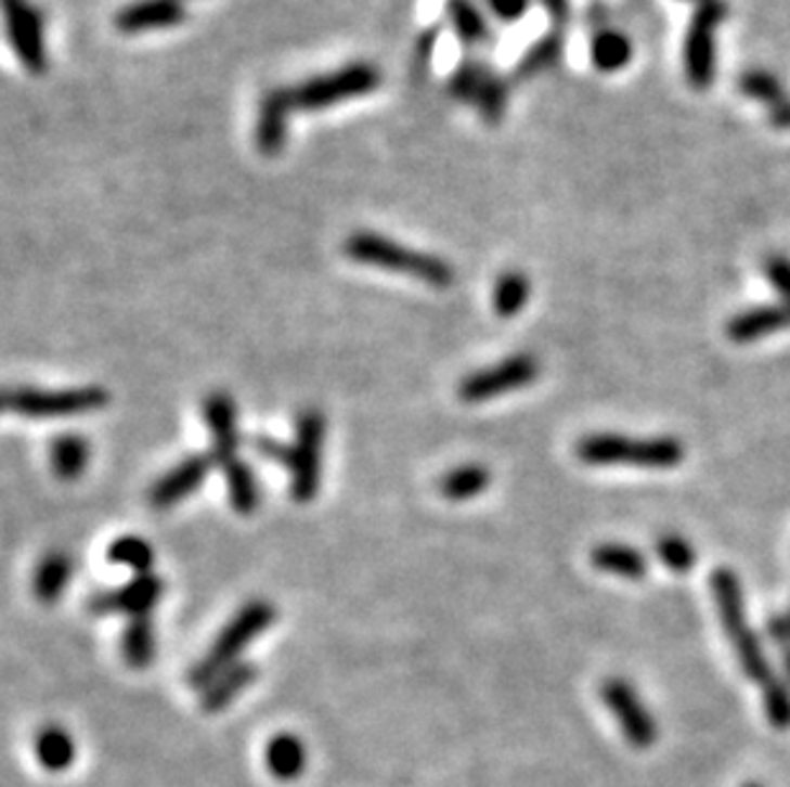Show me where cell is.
I'll return each mask as SVG.
<instances>
[{"mask_svg":"<svg viewBox=\"0 0 790 787\" xmlns=\"http://www.w3.org/2000/svg\"><path fill=\"white\" fill-rule=\"evenodd\" d=\"M491 474L481 463H464L440 478V493L451 501H468L489 489Z\"/></svg>","mask_w":790,"mask_h":787,"instance_id":"27","label":"cell"},{"mask_svg":"<svg viewBox=\"0 0 790 787\" xmlns=\"http://www.w3.org/2000/svg\"><path fill=\"white\" fill-rule=\"evenodd\" d=\"M184 18H187V11L180 0H133L116 13L113 24L120 34L133 36L180 26Z\"/></svg>","mask_w":790,"mask_h":787,"instance_id":"17","label":"cell"},{"mask_svg":"<svg viewBox=\"0 0 790 787\" xmlns=\"http://www.w3.org/2000/svg\"><path fill=\"white\" fill-rule=\"evenodd\" d=\"M111 402V393L103 386H69V389H21L5 391V410L16 412L26 420H64L103 410Z\"/></svg>","mask_w":790,"mask_h":787,"instance_id":"6","label":"cell"},{"mask_svg":"<svg viewBox=\"0 0 790 787\" xmlns=\"http://www.w3.org/2000/svg\"><path fill=\"white\" fill-rule=\"evenodd\" d=\"M591 563L601 572L627 578V581H643L647 576V557L639 550L619 545V542H604V545L591 550Z\"/></svg>","mask_w":790,"mask_h":787,"instance_id":"21","label":"cell"},{"mask_svg":"<svg viewBox=\"0 0 790 787\" xmlns=\"http://www.w3.org/2000/svg\"><path fill=\"white\" fill-rule=\"evenodd\" d=\"M711 593H714V604L722 619L724 632H727L731 647H735L739 668L752 683L765 685L773 680V668L767 660L763 642L760 636L747 627V611H744V593L742 583H739L737 572L729 568H718L711 572Z\"/></svg>","mask_w":790,"mask_h":787,"instance_id":"2","label":"cell"},{"mask_svg":"<svg viewBox=\"0 0 790 787\" xmlns=\"http://www.w3.org/2000/svg\"><path fill=\"white\" fill-rule=\"evenodd\" d=\"M658 557L673 572H688L696 565V550L681 534H660L655 542Z\"/></svg>","mask_w":790,"mask_h":787,"instance_id":"35","label":"cell"},{"mask_svg":"<svg viewBox=\"0 0 790 787\" xmlns=\"http://www.w3.org/2000/svg\"><path fill=\"white\" fill-rule=\"evenodd\" d=\"M786 327H790V305H760L735 314L727 322V335L731 343H752Z\"/></svg>","mask_w":790,"mask_h":787,"instance_id":"18","label":"cell"},{"mask_svg":"<svg viewBox=\"0 0 790 787\" xmlns=\"http://www.w3.org/2000/svg\"><path fill=\"white\" fill-rule=\"evenodd\" d=\"M445 16L461 44L479 47L489 39L487 18L476 9L474 0H445Z\"/></svg>","mask_w":790,"mask_h":787,"instance_id":"28","label":"cell"},{"mask_svg":"<svg viewBox=\"0 0 790 787\" xmlns=\"http://www.w3.org/2000/svg\"><path fill=\"white\" fill-rule=\"evenodd\" d=\"M765 629L775 647H780L782 653H788L790 649V614L788 617H770L767 619Z\"/></svg>","mask_w":790,"mask_h":787,"instance_id":"39","label":"cell"},{"mask_svg":"<svg viewBox=\"0 0 790 787\" xmlns=\"http://www.w3.org/2000/svg\"><path fill=\"white\" fill-rule=\"evenodd\" d=\"M727 18V3L724 0H701L694 13L686 47H683V64L686 77L696 90H707L716 75V41L714 31Z\"/></svg>","mask_w":790,"mask_h":787,"instance_id":"8","label":"cell"},{"mask_svg":"<svg viewBox=\"0 0 790 787\" xmlns=\"http://www.w3.org/2000/svg\"><path fill=\"white\" fill-rule=\"evenodd\" d=\"M203 420L210 429L212 448L210 455L216 465H225L238 461V425H236V402L228 391H212L203 402Z\"/></svg>","mask_w":790,"mask_h":787,"instance_id":"15","label":"cell"},{"mask_svg":"<svg viewBox=\"0 0 790 787\" xmlns=\"http://www.w3.org/2000/svg\"><path fill=\"white\" fill-rule=\"evenodd\" d=\"M120 655L128 668L144 670L152 665L156 655V634L148 617H137L128 621V627L120 634Z\"/></svg>","mask_w":790,"mask_h":787,"instance_id":"25","label":"cell"},{"mask_svg":"<svg viewBox=\"0 0 790 787\" xmlns=\"http://www.w3.org/2000/svg\"><path fill=\"white\" fill-rule=\"evenodd\" d=\"M742 787H763V785H760V783H744Z\"/></svg>","mask_w":790,"mask_h":787,"instance_id":"44","label":"cell"},{"mask_svg":"<svg viewBox=\"0 0 790 787\" xmlns=\"http://www.w3.org/2000/svg\"><path fill=\"white\" fill-rule=\"evenodd\" d=\"M543 3L547 9V16L553 18V26L560 31L571 21V0H543Z\"/></svg>","mask_w":790,"mask_h":787,"instance_id":"40","label":"cell"},{"mask_svg":"<svg viewBox=\"0 0 790 787\" xmlns=\"http://www.w3.org/2000/svg\"><path fill=\"white\" fill-rule=\"evenodd\" d=\"M254 450L267 461H272L276 465H282L284 470L289 468V457H292V442L276 440L272 435H256L254 438Z\"/></svg>","mask_w":790,"mask_h":787,"instance_id":"37","label":"cell"},{"mask_svg":"<svg viewBox=\"0 0 790 787\" xmlns=\"http://www.w3.org/2000/svg\"><path fill=\"white\" fill-rule=\"evenodd\" d=\"M601 698L619 721L624 739L635 749H650L658 741V721L647 711L639 693L624 678H607L601 685Z\"/></svg>","mask_w":790,"mask_h":787,"instance_id":"12","label":"cell"},{"mask_svg":"<svg viewBox=\"0 0 790 787\" xmlns=\"http://www.w3.org/2000/svg\"><path fill=\"white\" fill-rule=\"evenodd\" d=\"M632 60V44L624 34L614 28H601L591 41V62L599 72H619Z\"/></svg>","mask_w":790,"mask_h":787,"instance_id":"29","label":"cell"},{"mask_svg":"<svg viewBox=\"0 0 790 787\" xmlns=\"http://www.w3.org/2000/svg\"><path fill=\"white\" fill-rule=\"evenodd\" d=\"M5 13V34L16 52L18 62L24 64L28 75L41 77L47 75V36H44V16L31 0H3Z\"/></svg>","mask_w":790,"mask_h":787,"instance_id":"11","label":"cell"},{"mask_svg":"<svg viewBox=\"0 0 790 787\" xmlns=\"http://www.w3.org/2000/svg\"><path fill=\"white\" fill-rule=\"evenodd\" d=\"M527 5H530V0H487V9L500 21H507V24L522 18Z\"/></svg>","mask_w":790,"mask_h":787,"instance_id":"38","label":"cell"},{"mask_svg":"<svg viewBox=\"0 0 790 787\" xmlns=\"http://www.w3.org/2000/svg\"><path fill=\"white\" fill-rule=\"evenodd\" d=\"M276 617L274 606L263 598H254L241 608V611L223 627V632L216 636L210 649L200 660L192 665L187 672V685L195 691H203L212 683L220 672H225L233 665H238V655L251 644L261 632L272 627Z\"/></svg>","mask_w":790,"mask_h":787,"instance_id":"3","label":"cell"},{"mask_svg":"<svg viewBox=\"0 0 790 787\" xmlns=\"http://www.w3.org/2000/svg\"><path fill=\"white\" fill-rule=\"evenodd\" d=\"M763 704L765 715L773 728L778 732H788L790 728V688L786 680L773 678L763 685Z\"/></svg>","mask_w":790,"mask_h":787,"instance_id":"34","label":"cell"},{"mask_svg":"<svg viewBox=\"0 0 790 787\" xmlns=\"http://www.w3.org/2000/svg\"><path fill=\"white\" fill-rule=\"evenodd\" d=\"M438 34H440V28L432 26V28H427V31L423 36H419V41H417V60L423 62V64H427V62L432 60V52H436V44H438Z\"/></svg>","mask_w":790,"mask_h":787,"instance_id":"41","label":"cell"},{"mask_svg":"<svg viewBox=\"0 0 790 787\" xmlns=\"http://www.w3.org/2000/svg\"><path fill=\"white\" fill-rule=\"evenodd\" d=\"M560 56H564V34L555 28L543 39H538L527 52L522 54V60L517 62L515 77L517 80H530V77L543 75L545 69H551L553 64H558Z\"/></svg>","mask_w":790,"mask_h":787,"instance_id":"30","label":"cell"},{"mask_svg":"<svg viewBox=\"0 0 790 787\" xmlns=\"http://www.w3.org/2000/svg\"><path fill=\"white\" fill-rule=\"evenodd\" d=\"M34 754L47 772H64L75 762V741L62 726H44L34 739Z\"/></svg>","mask_w":790,"mask_h":787,"instance_id":"24","label":"cell"},{"mask_svg":"<svg viewBox=\"0 0 790 787\" xmlns=\"http://www.w3.org/2000/svg\"><path fill=\"white\" fill-rule=\"evenodd\" d=\"M586 465H632V468H675L686 457L678 438H627V435H586L575 446Z\"/></svg>","mask_w":790,"mask_h":787,"instance_id":"4","label":"cell"},{"mask_svg":"<svg viewBox=\"0 0 790 787\" xmlns=\"http://www.w3.org/2000/svg\"><path fill=\"white\" fill-rule=\"evenodd\" d=\"M295 111L289 98V88H272L261 95L259 113H256V146L263 156H280L287 143L289 116Z\"/></svg>","mask_w":790,"mask_h":787,"instance_id":"16","label":"cell"},{"mask_svg":"<svg viewBox=\"0 0 790 787\" xmlns=\"http://www.w3.org/2000/svg\"><path fill=\"white\" fill-rule=\"evenodd\" d=\"M765 276H767V282L773 284V289L778 292L782 302L790 305V259L788 256H780V254L767 256Z\"/></svg>","mask_w":790,"mask_h":787,"instance_id":"36","label":"cell"},{"mask_svg":"<svg viewBox=\"0 0 790 787\" xmlns=\"http://www.w3.org/2000/svg\"><path fill=\"white\" fill-rule=\"evenodd\" d=\"M344 254L348 259L361 263V267H374L384 271H397V274L417 279L427 286L445 289L455 282V271L445 259L436 254L410 248L404 243L384 238L372 231H355L348 235L344 243Z\"/></svg>","mask_w":790,"mask_h":787,"instance_id":"1","label":"cell"},{"mask_svg":"<svg viewBox=\"0 0 790 787\" xmlns=\"http://www.w3.org/2000/svg\"><path fill=\"white\" fill-rule=\"evenodd\" d=\"M49 461H52V470L62 481H75L85 474L90 461V442L82 435L64 433L56 435L52 448H49Z\"/></svg>","mask_w":790,"mask_h":787,"instance_id":"23","label":"cell"},{"mask_svg":"<svg viewBox=\"0 0 790 787\" xmlns=\"http://www.w3.org/2000/svg\"><path fill=\"white\" fill-rule=\"evenodd\" d=\"M739 90L744 92L747 98L760 100V103L780 105L786 103V85H782L780 77H775L773 72L765 69H750L739 77Z\"/></svg>","mask_w":790,"mask_h":787,"instance_id":"33","label":"cell"},{"mask_svg":"<svg viewBox=\"0 0 790 787\" xmlns=\"http://www.w3.org/2000/svg\"><path fill=\"white\" fill-rule=\"evenodd\" d=\"M69 581H73V560H69V555L47 553L39 560L37 570H34V596L41 604L52 606L67 591Z\"/></svg>","mask_w":790,"mask_h":787,"instance_id":"22","label":"cell"},{"mask_svg":"<svg viewBox=\"0 0 790 787\" xmlns=\"http://www.w3.org/2000/svg\"><path fill=\"white\" fill-rule=\"evenodd\" d=\"M540 374V361L530 353H515L502 358L494 366H487L481 371L468 374L464 382L458 384V397L466 404H481L489 399L502 397V393L517 391L522 386L532 384Z\"/></svg>","mask_w":790,"mask_h":787,"instance_id":"10","label":"cell"},{"mask_svg":"<svg viewBox=\"0 0 790 787\" xmlns=\"http://www.w3.org/2000/svg\"><path fill=\"white\" fill-rule=\"evenodd\" d=\"M164 581L154 572H139L120 589L95 591L88 598V614L108 617V614H126V617H148V611L159 604Z\"/></svg>","mask_w":790,"mask_h":787,"instance_id":"13","label":"cell"},{"mask_svg":"<svg viewBox=\"0 0 790 787\" xmlns=\"http://www.w3.org/2000/svg\"><path fill=\"white\" fill-rule=\"evenodd\" d=\"M263 762H267V770L276 779H297L305 772V767H308V749H305L300 736L276 734L267 744Z\"/></svg>","mask_w":790,"mask_h":787,"instance_id":"20","label":"cell"},{"mask_svg":"<svg viewBox=\"0 0 790 787\" xmlns=\"http://www.w3.org/2000/svg\"><path fill=\"white\" fill-rule=\"evenodd\" d=\"M530 299V279H527L522 271L511 269L504 271V274L496 279L494 284V310L500 318L509 320L519 314V310Z\"/></svg>","mask_w":790,"mask_h":787,"instance_id":"31","label":"cell"},{"mask_svg":"<svg viewBox=\"0 0 790 787\" xmlns=\"http://www.w3.org/2000/svg\"><path fill=\"white\" fill-rule=\"evenodd\" d=\"M256 680V668L251 662H238L212 680L200 691V711L220 713L244 693Z\"/></svg>","mask_w":790,"mask_h":787,"instance_id":"19","label":"cell"},{"mask_svg":"<svg viewBox=\"0 0 790 787\" xmlns=\"http://www.w3.org/2000/svg\"><path fill=\"white\" fill-rule=\"evenodd\" d=\"M225 474V486H228V499H231L233 512L244 514H254L259 509L261 504V491H259V481H256L254 468L244 461H236L223 468Z\"/></svg>","mask_w":790,"mask_h":787,"instance_id":"26","label":"cell"},{"mask_svg":"<svg viewBox=\"0 0 790 787\" xmlns=\"http://www.w3.org/2000/svg\"><path fill=\"white\" fill-rule=\"evenodd\" d=\"M379 85L381 72L376 64L351 62L336 72L310 77V80L295 85V88H289V98L295 111L318 113L325 111V107L348 103V100L372 95V92L379 90Z\"/></svg>","mask_w":790,"mask_h":787,"instance_id":"5","label":"cell"},{"mask_svg":"<svg viewBox=\"0 0 790 787\" xmlns=\"http://www.w3.org/2000/svg\"><path fill=\"white\" fill-rule=\"evenodd\" d=\"M108 560L113 565H126V568H131L139 576V572H152L154 550L141 537L124 534L108 547Z\"/></svg>","mask_w":790,"mask_h":787,"instance_id":"32","label":"cell"},{"mask_svg":"<svg viewBox=\"0 0 790 787\" xmlns=\"http://www.w3.org/2000/svg\"><path fill=\"white\" fill-rule=\"evenodd\" d=\"M216 465L210 453H195L187 455L184 461L174 465L172 470H167L161 478H156L152 489H148V504L154 509H172V506L180 504L195 493L208 478L210 468Z\"/></svg>","mask_w":790,"mask_h":787,"instance_id":"14","label":"cell"},{"mask_svg":"<svg viewBox=\"0 0 790 787\" xmlns=\"http://www.w3.org/2000/svg\"><path fill=\"white\" fill-rule=\"evenodd\" d=\"M786 675H788V680H790V649L786 653Z\"/></svg>","mask_w":790,"mask_h":787,"instance_id":"43","label":"cell"},{"mask_svg":"<svg viewBox=\"0 0 790 787\" xmlns=\"http://www.w3.org/2000/svg\"><path fill=\"white\" fill-rule=\"evenodd\" d=\"M770 124L775 128H780V131H790V100H788V103H780V105L773 107Z\"/></svg>","mask_w":790,"mask_h":787,"instance_id":"42","label":"cell"},{"mask_svg":"<svg viewBox=\"0 0 790 787\" xmlns=\"http://www.w3.org/2000/svg\"><path fill=\"white\" fill-rule=\"evenodd\" d=\"M448 92L461 103L474 105L487 124H500L509 103L507 82L483 62H461L448 80Z\"/></svg>","mask_w":790,"mask_h":787,"instance_id":"9","label":"cell"},{"mask_svg":"<svg viewBox=\"0 0 790 787\" xmlns=\"http://www.w3.org/2000/svg\"><path fill=\"white\" fill-rule=\"evenodd\" d=\"M325 417L315 407L297 414L295 442L289 457V491L297 504H310L320 489V457H323Z\"/></svg>","mask_w":790,"mask_h":787,"instance_id":"7","label":"cell"}]
</instances>
